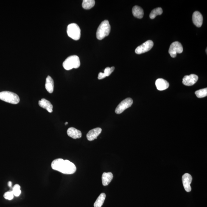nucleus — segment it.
Masks as SVG:
<instances>
[{
    "mask_svg": "<svg viewBox=\"0 0 207 207\" xmlns=\"http://www.w3.org/2000/svg\"><path fill=\"white\" fill-rule=\"evenodd\" d=\"M155 85L158 90L164 91L169 87V84L167 81L162 78H159L156 81Z\"/></svg>",
    "mask_w": 207,
    "mask_h": 207,
    "instance_id": "obj_13",
    "label": "nucleus"
},
{
    "mask_svg": "<svg viewBox=\"0 0 207 207\" xmlns=\"http://www.w3.org/2000/svg\"><path fill=\"white\" fill-rule=\"evenodd\" d=\"M14 195L15 196H19L21 194V191L20 190V186L18 184H16L12 188V191Z\"/></svg>",
    "mask_w": 207,
    "mask_h": 207,
    "instance_id": "obj_23",
    "label": "nucleus"
},
{
    "mask_svg": "<svg viewBox=\"0 0 207 207\" xmlns=\"http://www.w3.org/2000/svg\"><path fill=\"white\" fill-rule=\"evenodd\" d=\"M106 77L104 73L101 72L98 75V79L99 80H102L106 78Z\"/></svg>",
    "mask_w": 207,
    "mask_h": 207,
    "instance_id": "obj_26",
    "label": "nucleus"
},
{
    "mask_svg": "<svg viewBox=\"0 0 207 207\" xmlns=\"http://www.w3.org/2000/svg\"><path fill=\"white\" fill-rule=\"evenodd\" d=\"M163 13V10L161 8H158L153 10L150 14L151 19H155L157 16L161 15Z\"/></svg>",
    "mask_w": 207,
    "mask_h": 207,
    "instance_id": "obj_21",
    "label": "nucleus"
},
{
    "mask_svg": "<svg viewBox=\"0 0 207 207\" xmlns=\"http://www.w3.org/2000/svg\"><path fill=\"white\" fill-rule=\"evenodd\" d=\"M115 69V68L114 66L111 68L107 67L105 68L104 71V74L106 75V76H109L113 72Z\"/></svg>",
    "mask_w": 207,
    "mask_h": 207,
    "instance_id": "obj_24",
    "label": "nucleus"
},
{
    "mask_svg": "<svg viewBox=\"0 0 207 207\" xmlns=\"http://www.w3.org/2000/svg\"><path fill=\"white\" fill-rule=\"evenodd\" d=\"M0 99L14 104H17L20 101V98L18 95L8 91L0 92Z\"/></svg>",
    "mask_w": 207,
    "mask_h": 207,
    "instance_id": "obj_4",
    "label": "nucleus"
},
{
    "mask_svg": "<svg viewBox=\"0 0 207 207\" xmlns=\"http://www.w3.org/2000/svg\"><path fill=\"white\" fill-rule=\"evenodd\" d=\"M133 15L138 19L143 18L144 15L143 10L140 7L136 6L133 7L132 10Z\"/></svg>",
    "mask_w": 207,
    "mask_h": 207,
    "instance_id": "obj_18",
    "label": "nucleus"
},
{
    "mask_svg": "<svg viewBox=\"0 0 207 207\" xmlns=\"http://www.w3.org/2000/svg\"><path fill=\"white\" fill-rule=\"evenodd\" d=\"M95 3V1L94 0H84L82 6L84 9H90L94 6Z\"/></svg>",
    "mask_w": 207,
    "mask_h": 207,
    "instance_id": "obj_20",
    "label": "nucleus"
},
{
    "mask_svg": "<svg viewBox=\"0 0 207 207\" xmlns=\"http://www.w3.org/2000/svg\"><path fill=\"white\" fill-rule=\"evenodd\" d=\"M102 131L101 128L97 127L91 130L87 134V139L89 141H92L97 138Z\"/></svg>",
    "mask_w": 207,
    "mask_h": 207,
    "instance_id": "obj_11",
    "label": "nucleus"
},
{
    "mask_svg": "<svg viewBox=\"0 0 207 207\" xmlns=\"http://www.w3.org/2000/svg\"><path fill=\"white\" fill-rule=\"evenodd\" d=\"M38 104L40 107L46 109L49 113H52L53 112V105L50 101L45 99H42L38 102Z\"/></svg>",
    "mask_w": 207,
    "mask_h": 207,
    "instance_id": "obj_15",
    "label": "nucleus"
},
{
    "mask_svg": "<svg viewBox=\"0 0 207 207\" xmlns=\"http://www.w3.org/2000/svg\"><path fill=\"white\" fill-rule=\"evenodd\" d=\"M110 31V26L108 20L102 22L97 29L96 37L98 40H101L109 36Z\"/></svg>",
    "mask_w": 207,
    "mask_h": 207,
    "instance_id": "obj_2",
    "label": "nucleus"
},
{
    "mask_svg": "<svg viewBox=\"0 0 207 207\" xmlns=\"http://www.w3.org/2000/svg\"><path fill=\"white\" fill-rule=\"evenodd\" d=\"M67 134L70 137L73 139L80 138L81 137L82 133L80 131L74 127H70L68 129Z\"/></svg>",
    "mask_w": 207,
    "mask_h": 207,
    "instance_id": "obj_14",
    "label": "nucleus"
},
{
    "mask_svg": "<svg viewBox=\"0 0 207 207\" xmlns=\"http://www.w3.org/2000/svg\"><path fill=\"white\" fill-rule=\"evenodd\" d=\"M133 103L131 98H127L119 104L115 109V113L117 114H121L124 110L131 107Z\"/></svg>",
    "mask_w": 207,
    "mask_h": 207,
    "instance_id": "obj_6",
    "label": "nucleus"
},
{
    "mask_svg": "<svg viewBox=\"0 0 207 207\" xmlns=\"http://www.w3.org/2000/svg\"><path fill=\"white\" fill-rule=\"evenodd\" d=\"M106 197V194L104 193H102L97 198L95 202L94 203V207H101L103 206Z\"/></svg>",
    "mask_w": 207,
    "mask_h": 207,
    "instance_id": "obj_19",
    "label": "nucleus"
},
{
    "mask_svg": "<svg viewBox=\"0 0 207 207\" xmlns=\"http://www.w3.org/2000/svg\"><path fill=\"white\" fill-rule=\"evenodd\" d=\"M153 46V42L152 40H149L138 47L135 50V52L137 54L145 53L150 50Z\"/></svg>",
    "mask_w": 207,
    "mask_h": 207,
    "instance_id": "obj_8",
    "label": "nucleus"
},
{
    "mask_svg": "<svg viewBox=\"0 0 207 207\" xmlns=\"http://www.w3.org/2000/svg\"><path fill=\"white\" fill-rule=\"evenodd\" d=\"M68 124V122H66L65 123V125H67V124Z\"/></svg>",
    "mask_w": 207,
    "mask_h": 207,
    "instance_id": "obj_28",
    "label": "nucleus"
},
{
    "mask_svg": "<svg viewBox=\"0 0 207 207\" xmlns=\"http://www.w3.org/2000/svg\"><path fill=\"white\" fill-rule=\"evenodd\" d=\"M8 185L9 187H11L12 185V183L11 182L9 181L8 183Z\"/></svg>",
    "mask_w": 207,
    "mask_h": 207,
    "instance_id": "obj_27",
    "label": "nucleus"
},
{
    "mask_svg": "<svg viewBox=\"0 0 207 207\" xmlns=\"http://www.w3.org/2000/svg\"><path fill=\"white\" fill-rule=\"evenodd\" d=\"M195 94L198 98H201L206 97L207 96V88L199 89L196 91Z\"/></svg>",
    "mask_w": 207,
    "mask_h": 207,
    "instance_id": "obj_22",
    "label": "nucleus"
},
{
    "mask_svg": "<svg viewBox=\"0 0 207 207\" xmlns=\"http://www.w3.org/2000/svg\"><path fill=\"white\" fill-rule=\"evenodd\" d=\"M51 166L53 169L64 174H72L76 171V167L72 162L68 160L58 159L52 161Z\"/></svg>",
    "mask_w": 207,
    "mask_h": 207,
    "instance_id": "obj_1",
    "label": "nucleus"
},
{
    "mask_svg": "<svg viewBox=\"0 0 207 207\" xmlns=\"http://www.w3.org/2000/svg\"><path fill=\"white\" fill-rule=\"evenodd\" d=\"M45 88L47 92L50 93H52L53 92L54 82L52 77L48 76L46 79V83L45 85Z\"/></svg>",
    "mask_w": 207,
    "mask_h": 207,
    "instance_id": "obj_17",
    "label": "nucleus"
},
{
    "mask_svg": "<svg viewBox=\"0 0 207 207\" xmlns=\"http://www.w3.org/2000/svg\"><path fill=\"white\" fill-rule=\"evenodd\" d=\"M3 197L5 199L10 200L13 199L14 195L11 191V192H8L5 193Z\"/></svg>",
    "mask_w": 207,
    "mask_h": 207,
    "instance_id": "obj_25",
    "label": "nucleus"
},
{
    "mask_svg": "<svg viewBox=\"0 0 207 207\" xmlns=\"http://www.w3.org/2000/svg\"><path fill=\"white\" fill-rule=\"evenodd\" d=\"M63 66L66 70L79 68L80 66L79 58L75 55L70 56L63 63Z\"/></svg>",
    "mask_w": 207,
    "mask_h": 207,
    "instance_id": "obj_3",
    "label": "nucleus"
},
{
    "mask_svg": "<svg viewBox=\"0 0 207 207\" xmlns=\"http://www.w3.org/2000/svg\"><path fill=\"white\" fill-rule=\"evenodd\" d=\"M113 178V175L111 172H104L102 176V181L103 186H108Z\"/></svg>",
    "mask_w": 207,
    "mask_h": 207,
    "instance_id": "obj_16",
    "label": "nucleus"
},
{
    "mask_svg": "<svg viewBox=\"0 0 207 207\" xmlns=\"http://www.w3.org/2000/svg\"><path fill=\"white\" fill-rule=\"evenodd\" d=\"M198 79V77L196 75H186L183 79V83L187 86H192L196 83Z\"/></svg>",
    "mask_w": 207,
    "mask_h": 207,
    "instance_id": "obj_10",
    "label": "nucleus"
},
{
    "mask_svg": "<svg viewBox=\"0 0 207 207\" xmlns=\"http://www.w3.org/2000/svg\"><path fill=\"white\" fill-rule=\"evenodd\" d=\"M183 52V46L182 44L178 42H175L172 43L168 51L170 55L172 58H175L177 53H181Z\"/></svg>",
    "mask_w": 207,
    "mask_h": 207,
    "instance_id": "obj_7",
    "label": "nucleus"
},
{
    "mask_svg": "<svg viewBox=\"0 0 207 207\" xmlns=\"http://www.w3.org/2000/svg\"><path fill=\"white\" fill-rule=\"evenodd\" d=\"M193 22L198 27H200L203 23V17L200 12L196 11L193 14Z\"/></svg>",
    "mask_w": 207,
    "mask_h": 207,
    "instance_id": "obj_12",
    "label": "nucleus"
},
{
    "mask_svg": "<svg viewBox=\"0 0 207 207\" xmlns=\"http://www.w3.org/2000/svg\"><path fill=\"white\" fill-rule=\"evenodd\" d=\"M192 181V177L190 174L188 173H185L182 176V182H183V185L186 192H190L192 188L190 184Z\"/></svg>",
    "mask_w": 207,
    "mask_h": 207,
    "instance_id": "obj_9",
    "label": "nucleus"
},
{
    "mask_svg": "<svg viewBox=\"0 0 207 207\" xmlns=\"http://www.w3.org/2000/svg\"><path fill=\"white\" fill-rule=\"evenodd\" d=\"M67 33L68 36L74 40H78L80 39L81 29L76 24H71L68 26Z\"/></svg>",
    "mask_w": 207,
    "mask_h": 207,
    "instance_id": "obj_5",
    "label": "nucleus"
}]
</instances>
